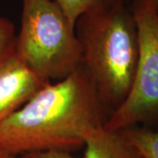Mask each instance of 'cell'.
Masks as SVG:
<instances>
[{"label":"cell","instance_id":"7a4b0ae2","mask_svg":"<svg viewBox=\"0 0 158 158\" xmlns=\"http://www.w3.org/2000/svg\"><path fill=\"white\" fill-rule=\"evenodd\" d=\"M75 31L81 67L109 117L127 98L135 74L139 37L134 14L125 0H111L84 13Z\"/></svg>","mask_w":158,"mask_h":158},{"label":"cell","instance_id":"6da1fadb","mask_svg":"<svg viewBox=\"0 0 158 158\" xmlns=\"http://www.w3.org/2000/svg\"><path fill=\"white\" fill-rule=\"evenodd\" d=\"M82 67L49 83L0 125V148L13 154L72 153L107 118Z\"/></svg>","mask_w":158,"mask_h":158},{"label":"cell","instance_id":"52a82bcc","mask_svg":"<svg viewBox=\"0 0 158 158\" xmlns=\"http://www.w3.org/2000/svg\"><path fill=\"white\" fill-rule=\"evenodd\" d=\"M142 158H158V130L132 127L120 130Z\"/></svg>","mask_w":158,"mask_h":158},{"label":"cell","instance_id":"277c9868","mask_svg":"<svg viewBox=\"0 0 158 158\" xmlns=\"http://www.w3.org/2000/svg\"><path fill=\"white\" fill-rule=\"evenodd\" d=\"M139 37V58L129 92L104 128L120 131L158 119V12L146 0L131 8Z\"/></svg>","mask_w":158,"mask_h":158},{"label":"cell","instance_id":"3957f363","mask_svg":"<svg viewBox=\"0 0 158 158\" xmlns=\"http://www.w3.org/2000/svg\"><path fill=\"white\" fill-rule=\"evenodd\" d=\"M15 53L48 83L66 78L81 67L75 26L54 0H22Z\"/></svg>","mask_w":158,"mask_h":158},{"label":"cell","instance_id":"30bf717a","mask_svg":"<svg viewBox=\"0 0 158 158\" xmlns=\"http://www.w3.org/2000/svg\"><path fill=\"white\" fill-rule=\"evenodd\" d=\"M0 158H37L34 154H13L0 148Z\"/></svg>","mask_w":158,"mask_h":158},{"label":"cell","instance_id":"ba28073f","mask_svg":"<svg viewBox=\"0 0 158 158\" xmlns=\"http://www.w3.org/2000/svg\"><path fill=\"white\" fill-rule=\"evenodd\" d=\"M61 7L70 23L75 26L77 20L86 11L111 0H54Z\"/></svg>","mask_w":158,"mask_h":158},{"label":"cell","instance_id":"9c48e42d","mask_svg":"<svg viewBox=\"0 0 158 158\" xmlns=\"http://www.w3.org/2000/svg\"><path fill=\"white\" fill-rule=\"evenodd\" d=\"M16 36L13 23L0 16V64L15 54Z\"/></svg>","mask_w":158,"mask_h":158},{"label":"cell","instance_id":"8fae6325","mask_svg":"<svg viewBox=\"0 0 158 158\" xmlns=\"http://www.w3.org/2000/svg\"><path fill=\"white\" fill-rule=\"evenodd\" d=\"M146 1L158 12V0H146Z\"/></svg>","mask_w":158,"mask_h":158},{"label":"cell","instance_id":"8992f818","mask_svg":"<svg viewBox=\"0 0 158 158\" xmlns=\"http://www.w3.org/2000/svg\"><path fill=\"white\" fill-rule=\"evenodd\" d=\"M82 158H142L120 131H108L102 127L91 134L85 142ZM37 158H76L64 151L34 154Z\"/></svg>","mask_w":158,"mask_h":158},{"label":"cell","instance_id":"5b68a950","mask_svg":"<svg viewBox=\"0 0 158 158\" xmlns=\"http://www.w3.org/2000/svg\"><path fill=\"white\" fill-rule=\"evenodd\" d=\"M49 84L28 68L16 53L0 64V125Z\"/></svg>","mask_w":158,"mask_h":158}]
</instances>
